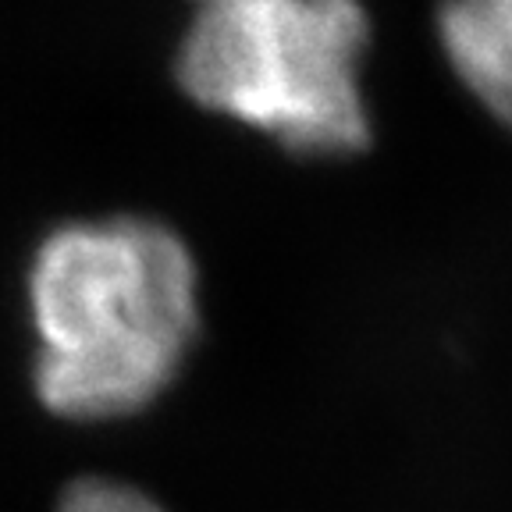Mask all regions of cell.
Returning <instances> with one entry per match:
<instances>
[{"instance_id": "obj_3", "label": "cell", "mask_w": 512, "mask_h": 512, "mask_svg": "<svg viewBox=\"0 0 512 512\" xmlns=\"http://www.w3.org/2000/svg\"><path fill=\"white\" fill-rule=\"evenodd\" d=\"M452 72L512 132V0H466L438 11Z\"/></svg>"}, {"instance_id": "obj_4", "label": "cell", "mask_w": 512, "mask_h": 512, "mask_svg": "<svg viewBox=\"0 0 512 512\" xmlns=\"http://www.w3.org/2000/svg\"><path fill=\"white\" fill-rule=\"evenodd\" d=\"M57 512H171L168 505L153 498L146 488L121 477H100L86 473L64 484L57 498Z\"/></svg>"}, {"instance_id": "obj_1", "label": "cell", "mask_w": 512, "mask_h": 512, "mask_svg": "<svg viewBox=\"0 0 512 512\" xmlns=\"http://www.w3.org/2000/svg\"><path fill=\"white\" fill-rule=\"evenodd\" d=\"M32 392L68 424L128 420L164 399L203 324L196 253L150 214L54 224L29 256Z\"/></svg>"}, {"instance_id": "obj_2", "label": "cell", "mask_w": 512, "mask_h": 512, "mask_svg": "<svg viewBox=\"0 0 512 512\" xmlns=\"http://www.w3.org/2000/svg\"><path fill=\"white\" fill-rule=\"evenodd\" d=\"M367 47L370 18L349 0H210L178 36L175 82L299 157L338 160L370 146Z\"/></svg>"}]
</instances>
